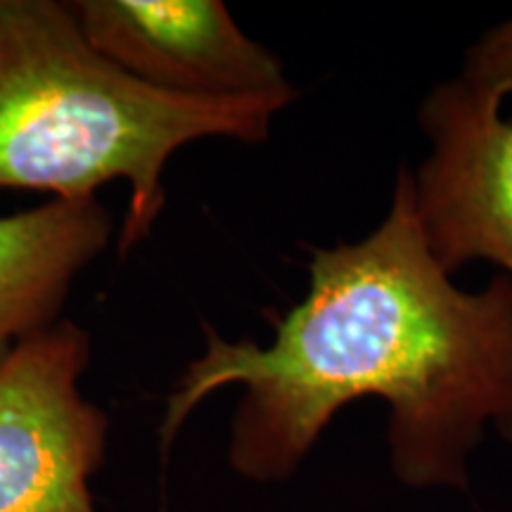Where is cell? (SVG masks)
<instances>
[{
  "label": "cell",
  "mask_w": 512,
  "mask_h": 512,
  "mask_svg": "<svg viewBox=\"0 0 512 512\" xmlns=\"http://www.w3.org/2000/svg\"><path fill=\"white\" fill-rule=\"evenodd\" d=\"M228 387L242 389L228 444L242 477L287 479L339 411L380 399L396 479L465 489L486 432L512 446V280L456 285L427 249L401 164L384 219L361 240L313 252L309 290L271 344L230 342L204 325V351L166 401L162 446Z\"/></svg>",
  "instance_id": "obj_1"
},
{
  "label": "cell",
  "mask_w": 512,
  "mask_h": 512,
  "mask_svg": "<svg viewBox=\"0 0 512 512\" xmlns=\"http://www.w3.org/2000/svg\"><path fill=\"white\" fill-rule=\"evenodd\" d=\"M285 107L155 91L86 41L69 3L0 0V188L86 200L128 183L121 254L152 233L166 204L164 169L181 147L266 143Z\"/></svg>",
  "instance_id": "obj_2"
},
{
  "label": "cell",
  "mask_w": 512,
  "mask_h": 512,
  "mask_svg": "<svg viewBox=\"0 0 512 512\" xmlns=\"http://www.w3.org/2000/svg\"><path fill=\"white\" fill-rule=\"evenodd\" d=\"M88 363L91 332L57 320L0 366V512H95L110 420L81 396Z\"/></svg>",
  "instance_id": "obj_3"
},
{
  "label": "cell",
  "mask_w": 512,
  "mask_h": 512,
  "mask_svg": "<svg viewBox=\"0 0 512 512\" xmlns=\"http://www.w3.org/2000/svg\"><path fill=\"white\" fill-rule=\"evenodd\" d=\"M427 140L411 169L413 209L448 275L475 261L512 280V119L463 76L434 83L418 107Z\"/></svg>",
  "instance_id": "obj_4"
},
{
  "label": "cell",
  "mask_w": 512,
  "mask_h": 512,
  "mask_svg": "<svg viewBox=\"0 0 512 512\" xmlns=\"http://www.w3.org/2000/svg\"><path fill=\"white\" fill-rule=\"evenodd\" d=\"M69 8L102 57L155 91L283 105L297 98L283 62L219 0H79Z\"/></svg>",
  "instance_id": "obj_5"
},
{
  "label": "cell",
  "mask_w": 512,
  "mask_h": 512,
  "mask_svg": "<svg viewBox=\"0 0 512 512\" xmlns=\"http://www.w3.org/2000/svg\"><path fill=\"white\" fill-rule=\"evenodd\" d=\"M112 216L95 197L0 216V366L60 320L76 275L105 252Z\"/></svg>",
  "instance_id": "obj_6"
},
{
  "label": "cell",
  "mask_w": 512,
  "mask_h": 512,
  "mask_svg": "<svg viewBox=\"0 0 512 512\" xmlns=\"http://www.w3.org/2000/svg\"><path fill=\"white\" fill-rule=\"evenodd\" d=\"M460 76L501 102L512 95V15L467 48Z\"/></svg>",
  "instance_id": "obj_7"
}]
</instances>
